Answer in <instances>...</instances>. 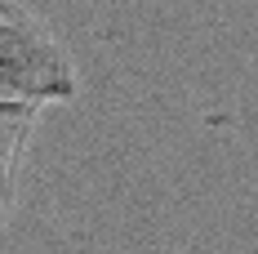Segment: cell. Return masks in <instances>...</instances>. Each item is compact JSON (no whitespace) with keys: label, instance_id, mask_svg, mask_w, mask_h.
<instances>
[{"label":"cell","instance_id":"1","mask_svg":"<svg viewBox=\"0 0 258 254\" xmlns=\"http://www.w3.org/2000/svg\"><path fill=\"white\" fill-rule=\"evenodd\" d=\"M80 98V72L67 45L53 36L36 9L23 0H0V165L5 205H14V174L23 143L45 107Z\"/></svg>","mask_w":258,"mask_h":254}]
</instances>
